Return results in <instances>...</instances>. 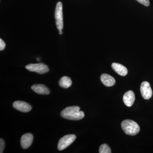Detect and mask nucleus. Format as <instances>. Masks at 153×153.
Instances as JSON below:
<instances>
[{
	"label": "nucleus",
	"instance_id": "nucleus-6",
	"mask_svg": "<svg viewBox=\"0 0 153 153\" xmlns=\"http://www.w3.org/2000/svg\"><path fill=\"white\" fill-rule=\"evenodd\" d=\"M140 92L143 98L145 99L149 100L152 97L153 94L152 91L150 84L149 82L144 81L141 83Z\"/></svg>",
	"mask_w": 153,
	"mask_h": 153
},
{
	"label": "nucleus",
	"instance_id": "nucleus-11",
	"mask_svg": "<svg viewBox=\"0 0 153 153\" xmlns=\"http://www.w3.org/2000/svg\"><path fill=\"white\" fill-rule=\"evenodd\" d=\"M100 79L103 85L107 87H111L115 83L114 78L109 74H103L100 76Z\"/></svg>",
	"mask_w": 153,
	"mask_h": 153
},
{
	"label": "nucleus",
	"instance_id": "nucleus-14",
	"mask_svg": "<svg viewBox=\"0 0 153 153\" xmlns=\"http://www.w3.org/2000/svg\"><path fill=\"white\" fill-rule=\"evenodd\" d=\"M100 153H111V150L109 147L106 144H103L100 146L99 149Z\"/></svg>",
	"mask_w": 153,
	"mask_h": 153
},
{
	"label": "nucleus",
	"instance_id": "nucleus-4",
	"mask_svg": "<svg viewBox=\"0 0 153 153\" xmlns=\"http://www.w3.org/2000/svg\"><path fill=\"white\" fill-rule=\"evenodd\" d=\"M76 136L74 134H68L61 138L58 142L57 148L59 151L65 149L68 146L74 142L76 140Z\"/></svg>",
	"mask_w": 153,
	"mask_h": 153
},
{
	"label": "nucleus",
	"instance_id": "nucleus-10",
	"mask_svg": "<svg viewBox=\"0 0 153 153\" xmlns=\"http://www.w3.org/2000/svg\"><path fill=\"white\" fill-rule=\"evenodd\" d=\"M32 90L38 94L47 95L50 93L49 88L42 84H35L31 87Z\"/></svg>",
	"mask_w": 153,
	"mask_h": 153
},
{
	"label": "nucleus",
	"instance_id": "nucleus-9",
	"mask_svg": "<svg viewBox=\"0 0 153 153\" xmlns=\"http://www.w3.org/2000/svg\"><path fill=\"white\" fill-rule=\"evenodd\" d=\"M134 93L132 91H129L126 92L123 96V100L124 103L128 107H131L134 104L135 101Z\"/></svg>",
	"mask_w": 153,
	"mask_h": 153
},
{
	"label": "nucleus",
	"instance_id": "nucleus-18",
	"mask_svg": "<svg viewBox=\"0 0 153 153\" xmlns=\"http://www.w3.org/2000/svg\"><path fill=\"white\" fill-rule=\"evenodd\" d=\"M59 34L60 35H62L63 34V32H62V30H59Z\"/></svg>",
	"mask_w": 153,
	"mask_h": 153
},
{
	"label": "nucleus",
	"instance_id": "nucleus-3",
	"mask_svg": "<svg viewBox=\"0 0 153 153\" xmlns=\"http://www.w3.org/2000/svg\"><path fill=\"white\" fill-rule=\"evenodd\" d=\"M55 16L57 30H62L63 28V5L61 2H58L56 5Z\"/></svg>",
	"mask_w": 153,
	"mask_h": 153
},
{
	"label": "nucleus",
	"instance_id": "nucleus-15",
	"mask_svg": "<svg viewBox=\"0 0 153 153\" xmlns=\"http://www.w3.org/2000/svg\"><path fill=\"white\" fill-rule=\"evenodd\" d=\"M136 1L146 7H149L150 5L149 0H136Z\"/></svg>",
	"mask_w": 153,
	"mask_h": 153
},
{
	"label": "nucleus",
	"instance_id": "nucleus-17",
	"mask_svg": "<svg viewBox=\"0 0 153 153\" xmlns=\"http://www.w3.org/2000/svg\"><path fill=\"white\" fill-rule=\"evenodd\" d=\"M6 47V44H5L4 42L2 40V39H0V50H4L5 47Z\"/></svg>",
	"mask_w": 153,
	"mask_h": 153
},
{
	"label": "nucleus",
	"instance_id": "nucleus-1",
	"mask_svg": "<svg viewBox=\"0 0 153 153\" xmlns=\"http://www.w3.org/2000/svg\"><path fill=\"white\" fill-rule=\"evenodd\" d=\"M60 115L62 117L71 120H79L85 116L84 112L80 111L79 106H72L66 107L63 109Z\"/></svg>",
	"mask_w": 153,
	"mask_h": 153
},
{
	"label": "nucleus",
	"instance_id": "nucleus-16",
	"mask_svg": "<svg viewBox=\"0 0 153 153\" xmlns=\"http://www.w3.org/2000/svg\"><path fill=\"white\" fill-rule=\"evenodd\" d=\"M5 148V143L2 139H0V153H2Z\"/></svg>",
	"mask_w": 153,
	"mask_h": 153
},
{
	"label": "nucleus",
	"instance_id": "nucleus-13",
	"mask_svg": "<svg viewBox=\"0 0 153 153\" xmlns=\"http://www.w3.org/2000/svg\"><path fill=\"white\" fill-rule=\"evenodd\" d=\"M72 84V81L69 77L64 76L60 79L59 85L63 88H67L70 87Z\"/></svg>",
	"mask_w": 153,
	"mask_h": 153
},
{
	"label": "nucleus",
	"instance_id": "nucleus-8",
	"mask_svg": "<svg viewBox=\"0 0 153 153\" xmlns=\"http://www.w3.org/2000/svg\"><path fill=\"white\" fill-rule=\"evenodd\" d=\"M33 140V136L32 134L27 133L23 135L21 140L22 147L25 149H28L32 145Z\"/></svg>",
	"mask_w": 153,
	"mask_h": 153
},
{
	"label": "nucleus",
	"instance_id": "nucleus-2",
	"mask_svg": "<svg viewBox=\"0 0 153 153\" xmlns=\"http://www.w3.org/2000/svg\"><path fill=\"white\" fill-rule=\"evenodd\" d=\"M121 127L124 132L129 135H136L140 131L138 124L134 121L130 120H123L121 123Z\"/></svg>",
	"mask_w": 153,
	"mask_h": 153
},
{
	"label": "nucleus",
	"instance_id": "nucleus-5",
	"mask_svg": "<svg viewBox=\"0 0 153 153\" xmlns=\"http://www.w3.org/2000/svg\"><path fill=\"white\" fill-rule=\"evenodd\" d=\"M25 68L28 71L36 72L39 74H45L49 71L48 66L43 63L29 64Z\"/></svg>",
	"mask_w": 153,
	"mask_h": 153
},
{
	"label": "nucleus",
	"instance_id": "nucleus-12",
	"mask_svg": "<svg viewBox=\"0 0 153 153\" xmlns=\"http://www.w3.org/2000/svg\"><path fill=\"white\" fill-rule=\"evenodd\" d=\"M113 69L117 73L122 76H125L128 74V70L125 66L119 64V63H114L111 65Z\"/></svg>",
	"mask_w": 153,
	"mask_h": 153
},
{
	"label": "nucleus",
	"instance_id": "nucleus-7",
	"mask_svg": "<svg viewBox=\"0 0 153 153\" xmlns=\"http://www.w3.org/2000/svg\"><path fill=\"white\" fill-rule=\"evenodd\" d=\"M13 107L15 109L23 112H29L32 108V106L29 103L19 100L14 102Z\"/></svg>",
	"mask_w": 153,
	"mask_h": 153
}]
</instances>
